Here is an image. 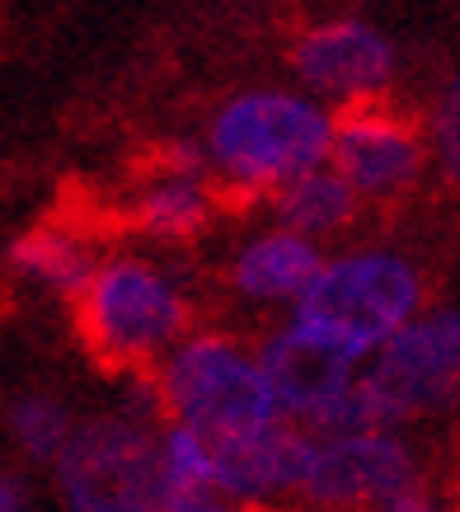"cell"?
Wrapping results in <instances>:
<instances>
[{"label":"cell","mask_w":460,"mask_h":512,"mask_svg":"<svg viewBox=\"0 0 460 512\" xmlns=\"http://www.w3.org/2000/svg\"><path fill=\"white\" fill-rule=\"evenodd\" d=\"M418 301L423 278L404 254L357 249L315 273V282L296 296V320L320 329L324 339H334L362 362L414 320Z\"/></svg>","instance_id":"6da1fadb"},{"label":"cell","mask_w":460,"mask_h":512,"mask_svg":"<svg viewBox=\"0 0 460 512\" xmlns=\"http://www.w3.org/2000/svg\"><path fill=\"white\" fill-rule=\"evenodd\" d=\"M212 160L240 188H273L334 156V123L310 99L254 90L212 118Z\"/></svg>","instance_id":"7a4b0ae2"},{"label":"cell","mask_w":460,"mask_h":512,"mask_svg":"<svg viewBox=\"0 0 460 512\" xmlns=\"http://www.w3.org/2000/svg\"><path fill=\"white\" fill-rule=\"evenodd\" d=\"M52 466L71 512H160L169 498L165 451L141 414L80 423Z\"/></svg>","instance_id":"3957f363"},{"label":"cell","mask_w":460,"mask_h":512,"mask_svg":"<svg viewBox=\"0 0 460 512\" xmlns=\"http://www.w3.org/2000/svg\"><path fill=\"white\" fill-rule=\"evenodd\" d=\"M188 306L179 287L146 259H113L94 268L80 292V339L104 367H146L184 334Z\"/></svg>","instance_id":"277c9868"},{"label":"cell","mask_w":460,"mask_h":512,"mask_svg":"<svg viewBox=\"0 0 460 512\" xmlns=\"http://www.w3.org/2000/svg\"><path fill=\"white\" fill-rule=\"evenodd\" d=\"M160 404L179 423H193L207 437L240 433L277 419V395L263 376V362L221 334L184 339L160 372Z\"/></svg>","instance_id":"5b68a950"},{"label":"cell","mask_w":460,"mask_h":512,"mask_svg":"<svg viewBox=\"0 0 460 512\" xmlns=\"http://www.w3.org/2000/svg\"><path fill=\"white\" fill-rule=\"evenodd\" d=\"M367 386L381 395L390 423L442 414L460 404V311L414 315L376 348Z\"/></svg>","instance_id":"8992f818"},{"label":"cell","mask_w":460,"mask_h":512,"mask_svg":"<svg viewBox=\"0 0 460 512\" xmlns=\"http://www.w3.org/2000/svg\"><path fill=\"white\" fill-rule=\"evenodd\" d=\"M414 484L418 461L409 442L390 428H367V433L315 437L301 494L320 508H381L385 498L404 494Z\"/></svg>","instance_id":"52a82bcc"},{"label":"cell","mask_w":460,"mask_h":512,"mask_svg":"<svg viewBox=\"0 0 460 512\" xmlns=\"http://www.w3.org/2000/svg\"><path fill=\"white\" fill-rule=\"evenodd\" d=\"M334 165L362 198H395L418 184L428 165V146L409 118L353 99V109L334 123Z\"/></svg>","instance_id":"ba28073f"},{"label":"cell","mask_w":460,"mask_h":512,"mask_svg":"<svg viewBox=\"0 0 460 512\" xmlns=\"http://www.w3.org/2000/svg\"><path fill=\"white\" fill-rule=\"evenodd\" d=\"M315 456V433L268 419L240 433L212 437V484L240 503H263L273 494L301 489Z\"/></svg>","instance_id":"9c48e42d"},{"label":"cell","mask_w":460,"mask_h":512,"mask_svg":"<svg viewBox=\"0 0 460 512\" xmlns=\"http://www.w3.org/2000/svg\"><path fill=\"white\" fill-rule=\"evenodd\" d=\"M259 362H263V376H268L277 404L301 414V419H310L315 409H324L334 395H343L357 381L353 376L357 357L348 348H338L334 339H324L320 329L301 325V320L263 343Z\"/></svg>","instance_id":"30bf717a"},{"label":"cell","mask_w":460,"mask_h":512,"mask_svg":"<svg viewBox=\"0 0 460 512\" xmlns=\"http://www.w3.org/2000/svg\"><path fill=\"white\" fill-rule=\"evenodd\" d=\"M292 66L301 71L306 85L353 104V99H371L390 80L395 52L376 29L343 19V24H324V29H310L306 38H296Z\"/></svg>","instance_id":"8fae6325"},{"label":"cell","mask_w":460,"mask_h":512,"mask_svg":"<svg viewBox=\"0 0 460 512\" xmlns=\"http://www.w3.org/2000/svg\"><path fill=\"white\" fill-rule=\"evenodd\" d=\"M320 268H324V259L310 235L273 231L240 249V259H235V287L245 296H254V301H287V296L306 292Z\"/></svg>","instance_id":"7c38bea8"},{"label":"cell","mask_w":460,"mask_h":512,"mask_svg":"<svg viewBox=\"0 0 460 512\" xmlns=\"http://www.w3.org/2000/svg\"><path fill=\"white\" fill-rule=\"evenodd\" d=\"M357 193L353 184H348V174L338 170H324V165H315V170L296 174V179H287L282 184V193H277V217H282V226L287 231H301V235H334L338 226H348L357 212Z\"/></svg>","instance_id":"4fadbf2b"},{"label":"cell","mask_w":460,"mask_h":512,"mask_svg":"<svg viewBox=\"0 0 460 512\" xmlns=\"http://www.w3.org/2000/svg\"><path fill=\"white\" fill-rule=\"evenodd\" d=\"M10 259L24 278H38L57 292H85V282L94 278V259L90 249L80 245V235L71 231H52V226H38V231L19 235Z\"/></svg>","instance_id":"5bb4252c"},{"label":"cell","mask_w":460,"mask_h":512,"mask_svg":"<svg viewBox=\"0 0 460 512\" xmlns=\"http://www.w3.org/2000/svg\"><path fill=\"white\" fill-rule=\"evenodd\" d=\"M155 179L151 188H141L137 198V226L151 235H193L202 231V221L212 212V193L198 184V174H169Z\"/></svg>","instance_id":"9a60e30c"},{"label":"cell","mask_w":460,"mask_h":512,"mask_svg":"<svg viewBox=\"0 0 460 512\" xmlns=\"http://www.w3.org/2000/svg\"><path fill=\"white\" fill-rule=\"evenodd\" d=\"M5 419H10V437L29 461H57L66 442H71V433H76L66 409L52 395H19V400H10Z\"/></svg>","instance_id":"2e32d148"},{"label":"cell","mask_w":460,"mask_h":512,"mask_svg":"<svg viewBox=\"0 0 460 512\" xmlns=\"http://www.w3.org/2000/svg\"><path fill=\"white\" fill-rule=\"evenodd\" d=\"M165 451V480L169 494H184V489H207L212 484V437L193 428V423H174L160 437Z\"/></svg>","instance_id":"e0dca14e"},{"label":"cell","mask_w":460,"mask_h":512,"mask_svg":"<svg viewBox=\"0 0 460 512\" xmlns=\"http://www.w3.org/2000/svg\"><path fill=\"white\" fill-rule=\"evenodd\" d=\"M432 156H437V170L460 184V76L446 85L442 104L432 113Z\"/></svg>","instance_id":"ac0fdd59"},{"label":"cell","mask_w":460,"mask_h":512,"mask_svg":"<svg viewBox=\"0 0 460 512\" xmlns=\"http://www.w3.org/2000/svg\"><path fill=\"white\" fill-rule=\"evenodd\" d=\"M160 512H240V498L216 494V484H207V489H184V494H169Z\"/></svg>","instance_id":"d6986e66"},{"label":"cell","mask_w":460,"mask_h":512,"mask_svg":"<svg viewBox=\"0 0 460 512\" xmlns=\"http://www.w3.org/2000/svg\"><path fill=\"white\" fill-rule=\"evenodd\" d=\"M376 512H446V503L437 494H428L423 484H414V489H404V494L385 498Z\"/></svg>","instance_id":"ffe728a7"},{"label":"cell","mask_w":460,"mask_h":512,"mask_svg":"<svg viewBox=\"0 0 460 512\" xmlns=\"http://www.w3.org/2000/svg\"><path fill=\"white\" fill-rule=\"evenodd\" d=\"M0 512H29V494L15 475H0Z\"/></svg>","instance_id":"44dd1931"}]
</instances>
